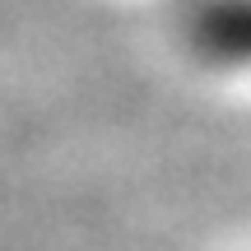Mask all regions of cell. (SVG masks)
Returning <instances> with one entry per match:
<instances>
[{"instance_id": "6da1fadb", "label": "cell", "mask_w": 251, "mask_h": 251, "mask_svg": "<svg viewBox=\"0 0 251 251\" xmlns=\"http://www.w3.org/2000/svg\"><path fill=\"white\" fill-rule=\"evenodd\" d=\"M191 42L219 65H251V0H205L191 14Z\"/></svg>"}]
</instances>
